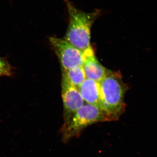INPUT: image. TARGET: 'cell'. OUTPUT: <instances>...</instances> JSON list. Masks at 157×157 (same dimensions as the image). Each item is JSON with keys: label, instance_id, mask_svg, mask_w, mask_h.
I'll list each match as a JSON object with an SVG mask.
<instances>
[{"label": "cell", "instance_id": "obj_1", "mask_svg": "<svg viewBox=\"0 0 157 157\" xmlns=\"http://www.w3.org/2000/svg\"><path fill=\"white\" fill-rule=\"evenodd\" d=\"M100 109L106 121H117L125 111L128 90L119 72L108 70L100 82Z\"/></svg>", "mask_w": 157, "mask_h": 157}, {"label": "cell", "instance_id": "obj_2", "mask_svg": "<svg viewBox=\"0 0 157 157\" xmlns=\"http://www.w3.org/2000/svg\"><path fill=\"white\" fill-rule=\"evenodd\" d=\"M69 23L64 38L71 44L84 52L91 47V29L95 21L101 15V11L97 9L86 13L76 8L73 3L66 0Z\"/></svg>", "mask_w": 157, "mask_h": 157}, {"label": "cell", "instance_id": "obj_3", "mask_svg": "<svg viewBox=\"0 0 157 157\" xmlns=\"http://www.w3.org/2000/svg\"><path fill=\"white\" fill-rule=\"evenodd\" d=\"M103 122H106V120L101 109L94 105L85 103L73 115L67 124L61 129L63 142L67 143L80 136L88 127Z\"/></svg>", "mask_w": 157, "mask_h": 157}, {"label": "cell", "instance_id": "obj_4", "mask_svg": "<svg viewBox=\"0 0 157 157\" xmlns=\"http://www.w3.org/2000/svg\"><path fill=\"white\" fill-rule=\"evenodd\" d=\"M51 45L60 64L62 71H66L76 66H83L85 55L64 38L50 37Z\"/></svg>", "mask_w": 157, "mask_h": 157}, {"label": "cell", "instance_id": "obj_5", "mask_svg": "<svg viewBox=\"0 0 157 157\" xmlns=\"http://www.w3.org/2000/svg\"><path fill=\"white\" fill-rule=\"evenodd\" d=\"M62 97L63 105L64 123L62 128L67 124L76 111L85 104L78 88L62 78Z\"/></svg>", "mask_w": 157, "mask_h": 157}, {"label": "cell", "instance_id": "obj_6", "mask_svg": "<svg viewBox=\"0 0 157 157\" xmlns=\"http://www.w3.org/2000/svg\"><path fill=\"white\" fill-rule=\"evenodd\" d=\"M84 52L85 58L82 67L86 78L100 82L104 78L108 70L98 60L92 47Z\"/></svg>", "mask_w": 157, "mask_h": 157}, {"label": "cell", "instance_id": "obj_7", "mask_svg": "<svg viewBox=\"0 0 157 157\" xmlns=\"http://www.w3.org/2000/svg\"><path fill=\"white\" fill-rule=\"evenodd\" d=\"M85 103L97 106L100 108V83L86 78L78 87Z\"/></svg>", "mask_w": 157, "mask_h": 157}, {"label": "cell", "instance_id": "obj_8", "mask_svg": "<svg viewBox=\"0 0 157 157\" xmlns=\"http://www.w3.org/2000/svg\"><path fill=\"white\" fill-rule=\"evenodd\" d=\"M62 72V78L77 88L86 78L82 66H76Z\"/></svg>", "mask_w": 157, "mask_h": 157}, {"label": "cell", "instance_id": "obj_9", "mask_svg": "<svg viewBox=\"0 0 157 157\" xmlns=\"http://www.w3.org/2000/svg\"><path fill=\"white\" fill-rule=\"evenodd\" d=\"M13 68L6 59L0 57V77L11 76L13 74Z\"/></svg>", "mask_w": 157, "mask_h": 157}]
</instances>
